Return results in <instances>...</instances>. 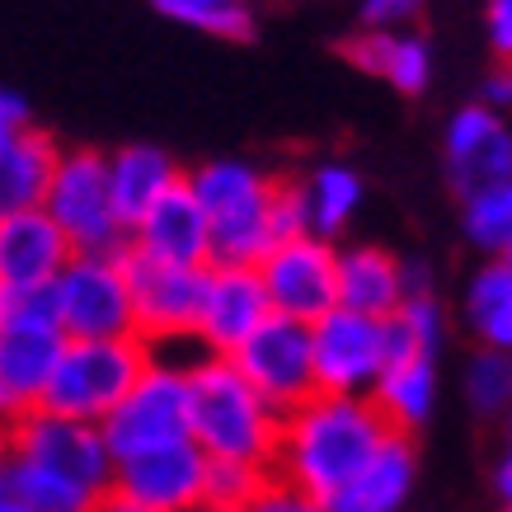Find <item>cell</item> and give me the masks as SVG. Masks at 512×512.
Returning a JSON list of instances; mask_svg holds the SVG:
<instances>
[{"mask_svg":"<svg viewBox=\"0 0 512 512\" xmlns=\"http://www.w3.org/2000/svg\"><path fill=\"white\" fill-rule=\"evenodd\" d=\"M395 433L372 395H315L282 419V442L273 475L292 489L329 503L343 484H353L372 456Z\"/></svg>","mask_w":512,"mask_h":512,"instance_id":"obj_1","label":"cell"},{"mask_svg":"<svg viewBox=\"0 0 512 512\" xmlns=\"http://www.w3.org/2000/svg\"><path fill=\"white\" fill-rule=\"evenodd\" d=\"M188 433L212 461L273 466L282 414L240 376L231 357H202L188 372Z\"/></svg>","mask_w":512,"mask_h":512,"instance_id":"obj_2","label":"cell"},{"mask_svg":"<svg viewBox=\"0 0 512 512\" xmlns=\"http://www.w3.org/2000/svg\"><path fill=\"white\" fill-rule=\"evenodd\" d=\"M212 221V264L259 268L273 254V188L278 179L249 160H207L188 174Z\"/></svg>","mask_w":512,"mask_h":512,"instance_id":"obj_3","label":"cell"},{"mask_svg":"<svg viewBox=\"0 0 512 512\" xmlns=\"http://www.w3.org/2000/svg\"><path fill=\"white\" fill-rule=\"evenodd\" d=\"M146 367H151V343L137 334L132 339H66L57 372L47 381L43 409L104 428V419L132 395Z\"/></svg>","mask_w":512,"mask_h":512,"instance_id":"obj_4","label":"cell"},{"mask_svg":"<svg viewBox=\"0 0 512 512\" xmlns=\"http://www.w3.org/2000/svg\"><path fill=\"white\" fill-rule=\"evenodd\" d=\"M47 217L66 231L76 254H118L127 249V226L118 217L109 184V156L94 146H71L57 156L52 184H47Z\"/></svg>","mask_w":512,"mask_h":512,"instance_id":"obj_5","label":"cell"},{"mask_svg":"<svg viewBox=\"0 0 512 512\" xmlns=\"http://www.w3.org/2000/svg\"><path fill=\"white\" fill-rule=\"evenodd\" d=\"M57 320L66 339H132L137 306L127 282L123 249L118 254H76L66 273L52 282Z\"/></svg>","mask_w":512,"mask_h":512,"instance_id":"obj_6","label":"cell"},{"mask_svg":"<svg viewBox=\"0 0 512 512\" xmlns=\"http://www.w3.org/2000/svg\"><path fill=\"white\" fill-rule=\"evenodd\" d=\"M104 437H109L118 461H132L141 451H156L193 437L188 433V367L151 353L146 376L104 419Z\"/></svg>","mask_w":512,"mask_h":512,"instance_id":"obj_7","label":"cell"},{"mask_svg":"<svg viewBox=\"0 0 512 512\" xmlns=\"http://www.w3.org/2000/svg\"><path fill=\"white\" fill-rule=\"evenodd\" d=\"M10 456L33 461L43 470H57L66 480L85 484L94 494H109L118 484V456L99 423H80L52 409H38L10 428Z\"/></svg>","mask_w":512,"mask_h":512,"instance_id":"obj_8","label":"cell"},{"mask_svg":"<svg viewBox=\"0 0 512 512\" xmlns=\"http://www.w3.org/2000/svg\"><path fill=\"white\" fill-rule=\"evenodd\" d=\"M127 282H132V306H137V339L151 348L179 339H198L202 296H207V268H179L160 264L151 254L123 249Z\"/></svg>","mask_w":512,"mask_h":512,"instance_id":"obj_9","label":"cell"},{"mask_svg":"<svg viewBox=\"0 0 512 512\" xmlns=\"http://www.w3.org/2000/svg\"><path fill=\"white\" fill-rule=\"evenodd\" d=\"M231 362L240 367L249 386L259 390L282 419L301 409L306 400L320 395V381H315V348H311V325L301 320H287V315H273L254 339H245L231 353Z\"/></svg>","mask_w":512,"mask_h":512,"instance_id":"obj_10","label":"cell"},{"mask_svg":"<svg viewBox=\"0 0 512 512\" xmlns=\"http://www.w3.org/2000/svg\"><path fill=\"white\" fill-rule=\"evenodd\" d=\"M259 278L268 287L273 315L315 325V320H325L339 306V245L325 240V235L282 240L259 264Z\"/></svg>","mask_w":512,"mask_h":512,"instance_id":"obj_11","label":"cell"},{"mask_svg":"<svg viewBox=\"0 0 512 512\" xmlns=\"http://www.w3.org/2000/svg\"><path fill=\"white\" fill-rule=\"evenodd\" d=\"M320 395H372L386 372V320L334 306L311 325Z\"/></svg>","mask_w":512,"mask_h":512,"instance_id":"obj_12","label":"cell"},{"mask_svg":"<svg viewBox=\"0 0 512 512\" xmlns=\"http://www.w3.org/2000/svg\"><path fill=\"white\" fill-rule=\"evenodd\" d=\"M207 470L212 456L184 437L170 447L141 451L132 461H118V484L127 498H137L151 512H202V494H207Z\"/></svg>","mask_w":512,"mask_h":512,"instance_id":"obj_13","label":"cell"},{"mask_svg":"<svg viewBox=\"0 0 512 512\" xmlns=\"http://www.w3.org/2000/svg\"><path fill=\"white\" fill-rule=\"evenodd\" d=\"M273 320V301L259 278V268L212 264L207 268V296H202L198 343L212 357H231L245 339Z\"/></svg>","mask_w":512,"mask_h":512,"instance_id":"obj_14","label":"cell"},{"mask_svg":"<svg viewBox=\"0 0 512 512\" xmlns=\"http://www.w3.org/2000/svg\"><path fill=\"white\" fill-rule=\"evenodd\" d=\"M442 156H447L451 188L461 198L503 184L512 179V123L489 104H466L461 113H451Z\"/></svg>","mask_w":512,"mask_h":512,"instance_id":"obj_15","label":"cell"},{"mask_svg":"<svg viewBox=\"0 0 512 512\" xmlns=\"http://www.w3.org/2000/svg\"><path fill=\"white\" fill-rule=\"evenodd\" d=\"M66 334L57 325H0V428L43 409Z\"/></svg>","mask_w":512,"mask_h":512,"instance_id":"obj_16","label":"cell"},{"mask_svg":"<svg viewBox=\"0 0 512 512\" xmlns=\"http://www.w3.org/2000/svg\"><path fill=\"white\" fill-rule=\"evenodd\" d=\"M127 245L137 249V254L160 259V264L212 268V221L202 212L198 193L188 188V179L174 184L170 193L127 231Z\"/></svg>","mask_w":512,"mask_h":512,"instance_id":"obj_17","label":"cell"},{"mask_svg":"<svg viewBox=\"0 0 512 512\" xmlns=\"http://www.w3.org/2000/svg\"><path fill=\"white\" fill-rule=\"evenodd\" d=\"M76 259V245L47 217V207H24L0 217V282L5 287H52Z\"/></svg>","mask_w":512,"mask_h":512,"instance_id":"obj_18","label":"cell"},{"mask_svg":"<svg viewBox=\"0 0 512 512\" xmlns=\"http://www.w3.org/2000/svg\"><path fill=\"white\" fill-rule=\"evenodd\" d=\"M419 480V451L409 433H390L386 447L372 456V466L362 470L353 484H343L339 494L329 498V512H400L414 494Z\"/></svg>","mask_w":512,"mask_h":512,"instance_id":"obj_19","label":"cell"},{"mask_svg":"<svg viewBox=\"0 0 512 512\" xmlns=\"http://www.w3.org/2000/svg\"><path fill=\"white\" fill-rule=\"evenodd\" d=\"M343 57L400 94H423L433 80V52L414 29H362L343 38Z\"/></svg>","mask_w":512,"mask_h":512,"instance_id":"obj_20","label":"cell"},{"mask_svg":"<svg viewBox=\"0 0 512 512\" xmlns=\"http://www.w3.org/2000/svg\"><path fill=\"white\" fill-rule=\"evenodd\" d=\"M62 146L38 127H0V217L43 207Z\"/></svg>","mask_w":512,"mask_h":512,"instance_id":"obj_21","label":"cell"},{"mask_svg":"<svg viewBox=\"0 0 512 512\" xmlns=\"http://www.w3.org/2000/svg\"><path fill=\"white\" fill-rule=\"evenodd\" d=\"M409 301L404 287V259L381 245H348L339 249V306L386 320Z\"/></svg>","mask_w":512,"mask_h":512,"instance_id":"obj_22","label":"cell"},{"mask_svg":"<svg viewBox=\"0 0 512 512\" xmlns=\"http://www.w3.org/2000/svg\"><path fill=\"white\" fill-rule=\"evenodd\" d=\"M188 174L174 165L170 151L160 146H146V141H132V146H118L109 156V184H113V202H118V217L132 231L151 207H156L174 184H184Z\"/></svg>","mask_w":512,"mask_h":512,"instance_id":"obj_23","label":"cell"},{"mask_svg":"<svg viewBox=\"0 0 512 512\" xmlns=\"http://www.w3.org/2000/svg\"><path fill=\"white\" fill-rule=\"evenodd\" d=\"M376 409L386 414L395 433H414L428 423L437 404V357H409V362H390L372 390Z\"/></svg>","mask_w":512,"mask_h":512,"instance_id":"obj_24","label":"cell"},{"mask_svg":"<svg viewBox=\"0 0 512 512\" xmlns=\"http://www.w3.org/2000/svg\"><path fill=\"white\" fill-rule=\"evenodd\" d=\"M466 329L480 339V348L512 353V259L498 254L475 268L466 287Z\"/></svg>","mask_w":512,"mask_h":512,"instance_id":"obj_25","label":"cell"},{"mask_svg":"<svg viewBox=\"0 0 512 512\" xmlns=\"http://www.w3.org/2000/svg\"><path fill=\"white\" fill-rule=\"evenodd\" d=\"M306 207H311V235H325V240H339L348 231V221L357 217V207L367 198V184L353 165L343 160H320L306 179Z\"/></svg>","mask_w":512,"mask_h":512,"instance_id":"obj_26","label":"cell"},{"mask_svg":"<svg viewBox=\"0 0 512 512\" xmlns=\"http://www.w3.org/2000/svg\"><path fill=\"white\" fill-rule=\"evenodd\" d=\"M0 484H5V494L15 498V503H24L29 512H90L104 498V494H94V489H85V484L57 475V470L19 461V456H10V466L0 470Z\"/></svg>","mask_w":512,"mask_h":512,"instance_id":"obj_27","label":"cell"},{"mask_svg":"<svg viewBox=\"0 0 512 512\" xmlns=\"http://www.w3.org/2000/svg\"><path fill=\"white\" fill-rule=\"evenodd\" d=\"M442 339H447V315L437 306V296H409L400 311L386 315V367L409 357H437Z\"/></svg>","mask_w":512,"mask_h":512,"instance_id":"obj_28","label":"cell"},{"mask_svg":"<svg viewBox=\"0 0 512 512\" xmlns=\"http://www.w3.org/2000/svg\"><path fill=\"white\" fill-rule=\"evenodd\" d=\"M461 226H466L470 245L484 249L489 259L508 254L512 249V179L461 198Z\"/></svg>","mask_w":512,"mask_h":512,"instance_id":"obj_29","label":"cell"},{"mask_svg":"<svg viewBox=\"0 0 512 512\" xmlns=\"http://www.w3.org/2000/svg\"><path fill=\"white\" fill-rule=\"evenodd\" d=\"M151 5L174 24H188V29L226 38V43H245L254 33L249 0H151Z\"/></svg>","mask_w":512,"mask_h":512,"instance_id":"obj_30","label":"cell"},{"mask_svg":"<svg viewBox=\"0 0 512 512\" xmlns=\"http://www.w3.org/2000/svg\"><path fill=\"white\" fill-rule=\"evenodd\" d=\"M273 480H278L273 466L212 461V470H207V494H202V512H249Z\"/></svg>","mask_w":512,"mask_h":512,"instance_id":"obj_31","label":"cell"},{"mask_svg":"<svg viewBox=\"0 0 512 512\" xmlns=\"http://www.w3.org/2000/svg\"><path fill=\"white\" fill-rule=\"evenodd\" d=\"M466 400L484 419L512 414V353L480 348V353L470 357L466 362Z\"/></svg>","mask_w":512,"mask_h":512,"instance_id":"obj_32","label":"cell"},{"mask_svg":"<svg viewBox=\"0 0 512 512\" xmlns=\"http://www.w3.org/2000/svg\"><path fill=\"white\" fill-rule=\"evenodd\" d=\"M273 235H278V245L296 240V235H311V207H306L301 179H278V188H273Z\"/></svg>","mask_w":512,"mask_h":512,"instance_id":"obj_33","label":"cell"},{"mask_svg":"<svg viewBox=\"0 0 512 512\" xmlns=\"http://www.w3.org/2000/svg\"><path fill=\"white\" fill-rule=\"evenodd\" d=\"M423 0H362V29H414Z\"/></svg>","mask_w":512,"mask_h":512,"instance_id":"obj_34","label":"cell"},{"mask_svg":"<svg viewBox=\"0 0 512 512\" xmlns=\"http://www.w3.org/2000/svg\"><path fill=\"white\" fill-rule=\"evenodd\" d=\"M249 512H329V508L320 503V498L306 494V489H292V484L273 480L264 494H259V503H254Z\"/></svg>","mask_w":512,"mask_h":512,"instance_id":"obj_35","label":"cell"},{"mask_svg":"<svg viewBox=\"0 0 512 512\" xmlns=\"http://www.w3.org/2000/svg\"><path fill=\"white\" fill-rule=\"evenodd\" d=\"M484 29H489L494 52L512 66V0H489L484 5Z\"/></svg>","mask_w":512,"mask_h":512,"instance_id":"obj_36","label":"cell"},{"mask_svg":"<svg viewBox=\"0 0 512 512\" xmlns=\"http://www.w3.org/2000/svg\"><path fill=\"white\" fill-rule=\"evenodd\" d=\"M494 494L503 498V508H512V414H508V437H503V451L494 461Z\"/></svg>","mask_w":512,"mask_h":512,"instance_id":"obj_37","label":"cell"},{"mask_svg":"<svg viewBox=\"0 0 512 512\" xmlns=\"http://www.w3.org/2000/svg\"><path fill=\"white\" fill-rule=\"evenodd\" d=\"M480 104H489V109H498V113H512V66H503L498 76H489Z\"/></svg>","mask_w":512,"mask_h":512,"instance_id":"obj_38","label":"cell"},{"mask_svg":"<svg viewBox=\"0 0 512 512\" xmlns=\"http://www.w3.org/2000/svg\"><path fill=\"white\" fill-rule=\"evenodd\" d=\"M0 127H33L29 123V99L0 85Z\"/></svg>","mask_w":512,"mask_h":512,"instance_id":"obj_39","label":"cell"},{"mask_svg":"<svg viewBox=\"0 0 512 512\" xmlns=\"http://www.w3.org/2000/svg\"><path fill=\"white\" fill-rule=\"evenodd\" d=\"M90 512H151V508H141L137 498H127L123 489H109V494L99 498V503H94Z\"/></svg>","mask_w":512,"mask_h":512,"instance_id":"obj_40","label":"cell"},{"mask_svg":"<svg viewBox=\"0 0 512 512\" xmlns=\"http://www.w3.org/2000/svg\"><path fill=\"white\" fill-rule=\"evenodd\" d=\"M10 466V428H0V470Z\"/></svg>","mask_w":512,"mask_h":512,"instance_id":"obj_41","label":"cell"},{"mask_svg":"<svg viewBox=\"0 0 512 512\" xmlns=\"http://www.w3.org/2000/svg\"><path fill=\"white\" fill-rule=\"evenodd\" d=\"M0 503H5V484H0Z\"/></svg>","mask_w":512,"mask_h":512,"instance_id":"obj_42","label":"cell"},{"mask_svg":"<svg viewBox=\"0 0 512 512\" xmlns=\"http://www.w3.org/2000/svg\"><path fill=\"white\" fill-rule=\"evenodd\" d=\"M508 259H512V249H508Z\"/></svg>","mask_w":512,"mask_h":512,"instance_id":"obj_43","label":"cell"},{"mask_svg":"<svg viewBox=\"0 0 512 512\" xmlns=\"http://www.w3.org/2000/svg\"><path fill=\"white\" fill-rule=\"evenodd\" d=\"M503 512H512V508H503Z\"/></svg>","mask_w":512,"mask_h":512,"instance_id":"obj_44","label":"cell"}]
</instances>
